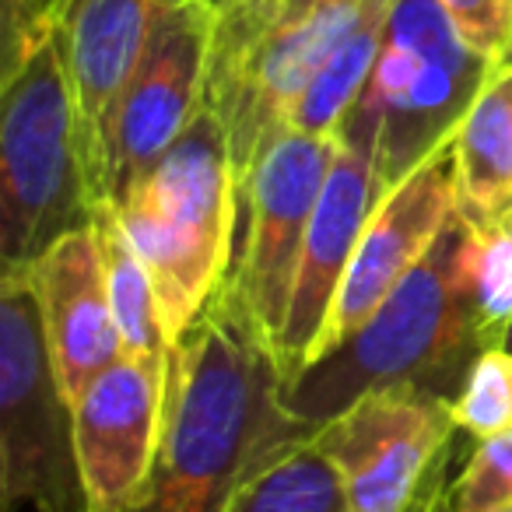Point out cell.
Returning <instances> with one entry per match:
<instances>
[{
	"label": "cell",
	"mask_w": 512,
	"mask_h": 512,
	"mask_svg": "<svg viewBox=\"0 0 512 512\" xmlns=\"http://www.w3.org/2000/svg\"><path fill=\"white\" fill-rule=\"evenodd\" d=\"M453 179L470 228L512 221V60L495 67L456 130Z\"/></svg>",
	"instance_id": "obj_16"
},
{
	"label": "cell",
	"mask_w": 512,
	"mask_h": 512,
	"mask_svg": "<svg viewBox=\"0 0 512 512\" xmlns=\"http://www.w3.org/2000/svg\"><path fill=\"white\" fill-rule=\"evenodd\" d=\"M383 197L386 190L369 158L341 144L327 186L320 193V204L313 211V221H309L288 313L278 341H274L288 379L299 376L313 358L323 327L334 313L337 292L344 285L358 239H362L365 225H369L372 211Z\"/></svg>",
	"instance_id": "obj_13"
},
{
	"label": "cell",
	"mask_w": 512,
	"mask_h": 512,
	"mask_svg": "<svg viewBox=\"0 0 512 512\" xmlns=\"http://www.w3.org/2000/svg\"><path fill=\"white\" fill-rule=\"evenodd\" d=\"M155 281L169 344L204 313L232 274L239 176L221 120L207 106L151 172L113 204Z\"/></svg>",
	"instance_id": "obj_4"
},
{
	"label": "cell",
	"mask_w": 512,
	"mask_h": 512,
	"mask_svg": "<svg viewBox=\"0 0 512 512\" xmlns=\"http://www.w3.org/2000/svg\"><path fill=\"white\" fill-rule=\"evenodd\" d=\"M460 432L477 442L512 428V351L488 348L470 369L463 390L449 404Z\"/></svg>",
	"instance_id": "obj_20"
},
{
	"label": "cell",
	"mask_w": 512,
	"mask_h": 512,
	"mask_svg": "<svg viewBox=\"0 0 512 512\" xmlns=\"http://www.w3.org/2000/svg\"><path fill=\"white\" fill-rule=\"evenodd\" d=\"M488 348H498V341L470 288L467 221L453 214L425 260L372 320L288 379L285 407L313 435L369 390L432 393L453 404Z\"/></svg>",
	"instance_id": "obj_3"
},
{
	"label": "cell",
	"mask_w": 512,
	"mask_h": 512,
	"mask_svg": "<svg viewBox=\"0 0 512 512\" xmlns=\"http://www.w3.org/2000/svg\"><path fill=\"white\" fill-rule=\"evenodd\" d=\"M67 8L71 0H8L0 78L4 267H29L95 214L67 71Z\"/></svg>",
	"instance_id": "obj_2"
},
{
	"label": "cell",
	"mask_w": 512,
	"mask_h": 512,
	"mask_svg": "<svg viewBox=\"0 0 512 512\" xmlns=\"http://www.w3.org/2000/svg\"><path fill=\"white\" fill-rule=\"evenodd\" d=\"M337 151H341V137L285 130L260 155L242 190L246 235H242V253L232 267V278L274 341L285 323L302 242L337 162Z\"/></svg>",
	"instance_id": "obj_10"
},
{
	"label": "cell",
	"mask_w": 512,
	"mask_h": 512,
	"mask_svg": "<svg viewBox=\"0 0 512 512\" xmlns=\"http://www.w3.org/2000/svg\"><path fill=\"white\" fill-rule=\"evenodd\" d=\"M470 50L495 67L512 60V0H439Z\"/></svg>",
	"instance_id": "obj_23"
},
{
	"label": "cell",
	"mask_w": 512,
	"mask_h": 512,
	"mask_svg": "<svg viewBox=\"0 0 512 512\" xmlns=\"http://www.w3.org/2000/svg\"><path fill=\"white\" fill-rule=\"evenodd\" d=\"M491 74L495 64L463 43L439 0H393L376 67L337 137L390 193L453 141Z\"/></svg>",
	"instance_id": "obj_5"
},
{
	"label": "cell",
	"mask_w": 512,
	"mask_h": 512,
	"mask_svg": "<svg viewBox=\"0 0 512 512\" xmlns=\"http://www.w3.org/2000/svg\"><path fill=\"white\" fill-rule=\"evenodd\" d=\"M285 386L274 337L228 274L172 344L158 453L123 512H225L260 463L309 439L288 414Z\"/></svg>",
	"instance_id": "obj_1"
},
{
	"label": "cell",
	"mask_w": 512,
	"mask_h": 512,
	"mask_svg": "<svg viewBox=\"0 0 512 512\" xmlns=\"http://www.w3.org/2000/svg\"><path fill=\"white\" fill-rule=\"evenodd\" d=\"M467 271L484 323L502 344L512 323V221L488 228L467 225Z\"/></svg>",
	"instance_id": "obj_21"
},
{
	"label": "cell",
	"mask_w": 512,
	"mask_h": 512,
	"mask_svg": "<svg viewBox=\"0 0 512 512\" xmlns=\"http://www.w3.org/2000/svg\"><path fill=\"white\" fill-rule=\"evenodd\" d=\"M225 512H351L344 484L327 456L302 439L253 470Z\"/></svg>",
	"instance_id": "obj_19"
},
{
	"label": "cell",
	"mask_w": 512,
	"mask_h": 512,
	"mask_svg": "<svg viewBox=\"0 0 512 512\" xmlns=\"http://www.w3.org/2000/svg\"><path fill=\"white\" fill-rule=\"evenodd\" d=\"M491 512H512V502L509 505H498V509H491Z\"/></svg>",
	"instance_id": "obj_26"
},
{
	"label": "cell",
	"mask_w": 512,
	"mask_h": 512,
	"mask_svg": "<svg viewBox=\"0 0 512 512\" xmlns=\"http://www.w3.org/2000/svg\"><path fill=\"white\" fill-rule=\"evenodd\" d=\"M95 239H99L102 267H106V288L113 302L116 330H120L123 355L141 358L151 365H169V334H165L162 309H158L155 281L141 264L134 242L123 232V221L113 204H99L92 214Z\"/></svg>",
	"instance_id": "obj_17"
},
{
	"label": "cell",
	"mask_w": 512,
	"mask_h": 512,
	"mask_svg": "<svg viewBox=\"0 0 512 512\" xmlns=\"http://www.w3.org/2000/svg\"><path fill=\"white\" fill-rule=\"evenodd\" d=\"M369 4L281 22L264 0H211L214 32L204 106L221 120L232 144L239 200L253 165L288 130L299 95L362 22Z\"/></svg>",
	"instance_id": "obj_6"
},
{
	"label": "cell",
	"mask_w": 512,
	"mask_h": 512,
	"mask_svg": "<svg viewBox=\"0 0 512 512\" xmlns=\"http://www.w3.org/2000/svg\"><path fill=\"white\" fill-rule=\"evenodd\" d=\"M453 214L456 179L453 141H449L376 204L309 365L341 348L355 330L372 320V313L397 292L400 281L425 260Z\"/></svg>",
	"instance_id": "obj_11"
},
{
	"label": "cell",
	"mask_w": 512,
	"mask_h": 512,
	"mask_svg": "<svg viewBox=\"0 0 512 512\" xmlns=\"http://www.w3.org/2000/svg\"><path fill=\"white\" fill-rule=\"evenodd\" d=\"M176 4L179 0H71L67 8V71H71L81 151H85V172L95 204H99L113 109L141 64L155 25Z\"/></svg>",
	"instance_id": "obj_15"
},
{
	"label": "cell",
	"mask_w": 512,
	"mask_h": 512,
	"mask_svg": "<svg viewBox=\"0 0 512 512\" xmlns=\"http://www.w3.org/2000/svg\"><path fill=\"white\" fill-rule=\"evenodd\" d=\"M29 278L43 313L53 365L67 397L78 404L81 393L123 358L95 228H78L53 242L29 264Z\"/></svg>",
	"instance_id": "obj_14"
},
{
	"label": "cell",
	"mask_w": 512,
	"mask_h": 512,
	"mask_svg": "<svg viewBox=\"0 0 512 512\" xmlns=\"http://www.w3.org/2000/svg\"><path fill=\"white\" fill-rule=\"evenodd\" d=\"M456 432L449 400L369 390L309 439L337 470L351 512H442Z\"/></svg>",
	"instance_id": "obj_8"
},
{
	"label": "cell",
	"mask_w": 512,
	"mask_h": 512,
	"mask_svg": "<svg viewBox=\"0 0 512 512\" xmlns=\"http://www.w3.org/2000/svg\"><path fill=\"white\" fill-rule=\"evenodd\" d=\"M211 32V0H179L155 25V36L109 120L99 204H120L200 113Z\"/></svg>",
	"instance_id": "obj_9"
},
{
	"label": "cell",
	"mask_w": 512,
	"mask_h": 512,
	"mask_svg": "<svg viewBox=\"0 0 512 512\" xmlns=\"http://www.w3.org/2000/svg\"><path fill=\"white\" fill-rule=\"evenodd\" d=\"M165 369L123 355L74 404L88 512H123L148 481L162 439Z\"/></svg>",
	"instance_id": "obj_12"
},
{
	"label": "cell",
	"mask_w": 512,
	"mask_h": 512,
	"mask_svg": "<svg viewBox=\"0 0 512 512\" xmlns=\"http://www.w3.org/2000/svg\"><path fill=\"white\" fill-rule=\"evenodd\" d=\"M267 11L281 22H299V18H313L323 11H341V8H362L369 0H264Z\"/></svg>",
	"instance_id": "obj_24"
},
{
	"label": "cell",
	"mask_w": 512,
	"mask_h": 512,
	"mask_svg": "<svg viewBox=\"0 0 512 512\" xmlns=\"http://www.w3.org/2000/svg\"><path fill=\"white\" fill-rule=\"evenodd\" d=\"M0 498L4 512H88L74 400L53 365L29 267L0 271Z\"/></svg>",
	"instance_id": "obj_7"
},
{
	"label": "cell",
	"mask_w": 512,
	"mask_h": 512,
	"mask_svg": "<svg viewBox=\"0 0 512 512\" xmlns=\"http://www.w3.org/2000/svg\"><path fill=\"white\" fill-rule=\"evenodd\" d=\"M393 0H372L362 22L341 39L334 53L320 64L306 92L299 95L292 116H288V130L295 134H313V137H337L341 134L344 116L362 95L365 81H369L372 67L379 57V43H383V25L386 11Z\"/></svg>",
	"instance_id": "obj_18"
},
{
	"label": "cell",
	"mask_w": 512,
	"mask_h": 512,
	"mask_svg": "<svg viewBox=\"0 0 512 512\" xmlns=\"http://www.w3.org/2000/svg\"><path fill=\"white\" fill-rule=\"evenodd\" d=\"M512 502V428L481 439L467 467L449 481L442 512H491Z\"/></svg>",
	"instance_id": "obj_22"
},
{
	"label": "cell",
	"mask_w": 512,
	"mask_h": 512,
	"mask_svg": "<svg viewBox=\"0 0 512 512\" xmlns=\"http://www.w3.org/2000/svg\"><path fill=\"white\" fill-rule=\"evenodd\" d=\"M498 348L512 351V323H509V327H505V337H502V344H498Z\"/></svg>",
	"instance_id": "obj_25"
}]
</instances>
